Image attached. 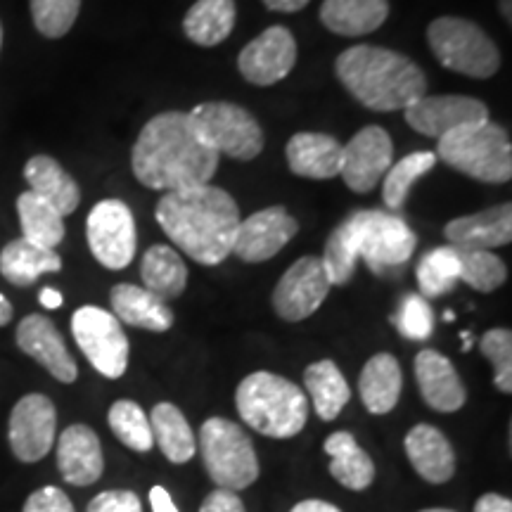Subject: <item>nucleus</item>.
Here are the masks:
<instances>
[{
	"mask_svg": "<svg viewBox=\"0 0 512 512\" xmlns=\"http://www.w3.org/2000/svg\"><path fill=\"white\" fill-rule=\"evenodd\" d=\"M131 169L138 183L150 190H185L214 178L219 152L202 138L190 112H162L138 133Z\"/></svg>",
	"mask_w": 512,
	"mask_h": 512,
	"instance_id": "1",
	"label": "nucleus"
},
{
	"mask_svg": "<svg viewBox=\"0 0 512 512\" xmlns=\"http://www.w3.org/2000/svg\"><path fill=\"white\" fill-rule=\"evenodd\" d=\"M155 216L166 238L202 266H219L228 259L242 221L230 192L209 183L164 192Z\"/></svg>",
	"mask_w": 512,
	"mask_h": 512,
	"instance_id": "2",
	"label": "nucleus"
},
{
	"mask_svg": "<svg viewBox=\"0 0 512 512\" xmlns=\"http://www.w3.org/2000/svg\"><path fill=\"white\" fill-rule=\"evenodd\" d=\"M418 247V235L411 226L380 209H361L332 230L325 252L320 256L330 285L351 283L356 261L363 259L375 275H387L411 259Z\"/></svg>",
	"mask_w": 512,
	"mask_h": 512,
	"instance_id": "3",
	"label": "nucleus"
},
{
	"mask_svg": "<svg viewBox=\"0 0 512 512\" xmlns=\"http://www.w3.org/2000/svg\"><path fill=\"white\" fill-rule=\"evenodd\" d=\"M339 83L373 112L406 110L427 93V76L411 57L382 46L347 48L335 62Z\"/></svg>",
	"mask_w": 512,
	"mask_h": 512,
	"instance_id": "4",
	"label": "nucleus"
},
{
	"mask_svg": "<svg viewBox=\"0 0 512 512\" xmlns=\"http://www.w3.org/2000/svg\"><path fill=\"white\" fill-rule=\"evenodd\" d=\"M240 418L271 439H292L309 420V396L283 375L256 370L235 389Z\"/></svg>",
	"mask_w": 512,
	"mask_h": 512,
	"instance_id": "5",
	"label": "nucleus"
},
{
	"mask_svg": "<svg viewBox=\"0 0 512 512\" xmlns=\"http://www.w3.org/2000/svg\"><path fill=\"white\" fill-rule=\"evenodd\" d=\"M437 159L479 183H508L512 178L510 133L494 121L460 126L439 138Z\"/></svg>",
	"mask_w": 512,
	"mask_h": 512,
	"instance_id": "6",
	"label": "nucleus"
},
{
	"mask_svg": "<svg viewBox=\"0 0 512 512\" xmlns=\"http://www.w3.org/2000/svg\"><path fill=\"white\" fill-rule=\"evenodd\" d=\"M427 43L441 67L470 79H491L501 69V50L472 19L437 17L427 27Z\"/></svg>",
	"mask_w": 512,
	"mask_h": 512,
	"instance_id": "7",
	"label": "nucleus"
},
{
	"mask_svg": "<svg viewBox=\"0 0 512 512\" xmlns=\"http://www.w3.org/2000/svg\"><path fill=\"white\" fill-rule=\"evenodd\" d=\"M200 453L216 489L242 491L259 479V458L238 422L209 418L200 430Z\"/></svg>",
	"mask_w": 512,
	"mask_h": 512,
	"instance_id": "8",
	"label": "nucleus"
},
{
	"mask_svg": "<svg viewBox=\"0 0 512 512\" xmlns=\"http://www.w3.org/2000/svg\"><path fill=\"white\" fill-rule=\"evenodd\" d=\"M190 117L202 138L219 155L238 159V162H252L264 152V131L245 107L223 100L202 102L192 107Z\"/></svg>",
	"mask_w": 512,
	"mask_h": 512,
	"instance_id": "9",
	"label": "nucleus"
},
{
	"mask_svg": "<svg viewBox=\"0 0 512 512\" xmlns=\"http://www.w3.org/2000/svg\"><path fill=\"white\" fill-rule=\"evenodd\" d=\"M72 335L88 363L107 380H119L128 368V337L112 311L81 306L72 316Z\"/></svg>",
	"mask_w": 512,
	"mask_h": 512,
	"instance_id": "10",
	"label": "nucleus"
},
{
	"mask_svg": "<svg viewBox=\"0 0 512 512\" xmlns=\"http://www.w3.org/2000/svg\"><path fill=\"white\" fill-rule=\"evenodd\" d=\"M86 240L100 266L121 271L136 259V219L121 200L95 204L86 221Z\"/></svg>",
	"mask_w": 512,
	"mask_h": 512,
	"instance_id": "11",
	"label": "nucleus"
},
{
	"mask_svg": "<svg viewBox=\"0 0 512 512\" xmlns=\"http://www.w3.org/2000/svg\"><path fill=\"white\" fill-rule=\"evenodd\" d=\"M57 437L55 403L46 394H27L15 403L8 441L19 463H38L53 451Z\"/></svg>",
	"mask_w": 512,
	"mask_h": 512,
	"instance_id": "12",
	"label": "nucleus"
},
{
	"mask_svg": "<svg viewBox=\"0 0 512 512\" xmlns=\"http://www.w3.org/2000/svg\"><path fill=\"white\" fill-rule=\"evenodd\" d=\"M330 287L320 256H302L287 268L275 285L273 309L287 323H299L323 306Z\"/></svg>",
	"mask_w": 512,
	"mask_h": 512,
	"instance_id": "13",
	"label": "nucleus"
},
{
	"mask_svg": "<svg viewBox=\"0 0 512 512\" xmlns=\"http://www.w3.org/2000/svg\"><path fill=\"white\" fill-rule=\"evenodd\" d=\"M394 164V143L382 126H366L342 145V171L349 190L366 195L382 183L389 166Z\"/></svg>",
	"mask_w": 512,
	"mask_h": 512,
	"instance_id": "14",
	"label": "nucleus"
},
{
	"mask_svg": "<svg viewBox=\"0 0 512 512\" xmlns=\"http://www.w3.org/2000/svg\"><path fill=\"white\" fill-rule=\"evenodd\" d=\"M408 126L420 136L441 138L460 126L489 121V107L470 95H422L403 110Z\"/></svg>",
	"mask_w": 512,
	"mask_h": 512,
	"instance_id": "15",
	"label": "nucleus"
},
{
	"mask_svg": "<svg viewBox=\"0 0 512 512\" xmlns=\"http://www.w3.org/2000/svg\"><path fill=\"white\" fill-rule=\"evenodd\" d=\"M297 64V41L287 27H268L240 50L238 69L252 86H275Z\"/></svg>",
	"mask_w": 512,
	"mask_h": 512,
	"instance_id": "16",
	"label": "nucleus"
},
{
	"mask_svg": "<svg viewBox=\"0 0 512 512\" xmlns=\"http://www.w3.org/2000/svg\"><path fill=\"white\" fill-rule=\"evenodd\" d=\"M299 233V221L285 207H266L240 221L233 252L247 264H264Z\"/></svg>",
	"mask_w": 512,
	"mask_h": 512,
	"instance_id": "17",
	"label": "nucleus"
},
{
	"mask_svg": "<svg viewBox=\"0 0 512 512\" xmlns=\"http://www.w3.org/2000/svg\"><path fill=\"white\" fill-rule=\"evenodd\" d=\"M15 339L19 351H24L29 358H34L38 366L46 368L57 382H76V377H79V366H76L74 356L69 354L57 325L48 316L29 313L27 318L19 320Z\"/></svg>",
	"mask_w": 512,
	"mask_h": 512,
	"instance_id": "18",
	"label": "nucleus"
},
{
	"mask_svg": "<svg viewBox=\"0 0 512 512\" xmlns=\"http://www.w3.org/2000/svg\"><path fill=\"white\" fill-rule=\"evenodd\" d=\"M55 456L62 479L72 486H91L105 470L100 437L88 425H69L57 439Z\"/></svg>",
	"mask_w": 512,
	"mask_h": 512,
	"instance_id": "19",
	"label": "nucleus"
},
{
	"mask_svg": "<svg viewBox=\"0 0 512 512\" xmlns=\"http://www.w3.org/2000/svg\"><path fill=\"white\" fill-rule=\"evenodd\" d=\"M444 235L448 245L456 249H482L491 252L512 242V204L503 202L496 207L470 216H458L446 223Z\"/></svg>",
	"mask_w": 512,
	"mask_h": 512,
	"instance_id": "20",
	"label": "nucleus"
},
{
	"mask_svg": "<svg viewBox=\"0 0 512 512\" xmlns=\"http://www.w3.org/2000/svg\"><path fill=\"white\" fill-rule=\"evenodd\" d=\"M415 380L422 401L439 413H456L465 406L467 392L456 366L444 354L425 349L415 356Z\"/></svg>",
	"mask_w": 512,
	"mask_h": 512,
	"instance_id": "21",
	"label": "nucleus"
},
{
	"mask_svg": "<svg viewBox=\"0 0 512 512\" xmlns=\"http://www.w3.org/2000/svg\"><path fill=\"white\" fill-rule=\"evenodd\" d=\"M406 456L415 467V472L430 484H446L456 475V453H453L451 441L439 427L415 425L403 439Z\"/></svg>",
	"mask_w": 512,
	"mask_h": 512,
	"instance_id": "22",
	"label": "nucleus"
},
{
	"mask_svg": "<svg viewBox=\"0 0 512 512\" xmlns=\"http://www.w3.org/2000/svg\"><path fill=\"white\" fill-rule=\"evenodd\" d=\"M285 155L294 176L330 181L342 171V143L328 133H294Z\"/></svg>",
	"mask_w": 512,
	"mask_h": 512,
	"instance_id": "23",
	"label": "nucleus"
},
{
	"mask_svg": "<svg viewBox=\"0 0 512 512\" xmlns=\"http://www.w3.org/2000/svg\"><path fill=\"white\" fill-rule=\"evenodd\" d=\"M112 313L119 323L131 325L147 332H166L174 328V311L162 297L152 294L140 285L119 283L110 292Z\"/></svg>",
	"mask_w": 512,
	"mask_h": 512,
	"instance_id": "24",
	"label": "nucleus"
},
{
	"mask_svg": "<svg viewBox=\"0 0 512 512\" xmlns=\"http://www.w3.org/2000/svg\"><path fill=\"white\" fill-rule=\"evenodd\" d=\"M389 0H323L320 22L337 36L358 38L373 34L387 22Z\"/></svg>",
	"mask_w": 512,
	"mask_h": 512,
	"instance_id": "25",
	"label": "nucleus"
},
{
	"mask_svg": "<svg viewBox=\"0 0 512 512\" xmlns=\"http://www.w3.org/2000/svg\"><path fill=\"white\" fill-rule=\"evenodd\" d=\"M24 178H27L29 190L43 197L48 204L60 211L62 216L74 214L81 204V188L72 176L64 171L57 159L48 155H36L24 164Z\"/></svg>",
	"mask_w": 512,
	"mask_h": 512,
	"instance_id": "26",
	"label": "nucleus"
},
{
	"mask_svg": "<svg viewBox=\"0 0 512 512\" xmlns=\"http://www.w3.org/2000/svg\"><path fill=\"white\" fill-rule=\"evenodd\" d=\"M403 373L399 361L392 354H375L358 377V394L363 406L373 415H387L394 411L401 399Z\"/></svg>",
	"mask_w": 512,
	"mask_h": 512,
	"instance_id": "27",
	"label": "nucleus"
},
{
	"mask_svg": "<svg viewBox=\"0 0 512 512\" xmlns=\"http://www.w3.org/2000/svg\"><path fill=\"white\" fill-rule=\"evenodd\" d=\"M60 271L62 256L55 249L38 247L24 238L8 242L0 252V275L15 287H29L41 275Z\"/></svg>",
	"mask_w": 512,
	"mask_h": 512,
	"instance_id": "28",
	"label": "nucleus"
},
{
	"mask_svg": "<svg viewBox=\"0 0 512 512\" xmlns=\"http://www.w3.org/2000/svg\"><path fill=\"white\" fill-rule=\"evenodd\" d=\"M325 453L330 456V475L351 491H366L375 482L373 458L358 446L351 432H335L325 439Z\"/></svg>",
	"mask_w": 512,
	"mask_h": 512,
	"instance_id": "29",
	"label": "nucleus"
},
{
	"mask_svg": "<svg viewBox=\"0 0 512 512\" xmlns=\"http://www.w3.org/2000/svg\"><path fill=\"white\" fill-rule=\"evenodd\" d=\"M235 17H238L235 0H197L185 12L183 31L197 46L214 48L233 34Z\"/></svg>",
	"mask_w": 512,
	"mask_h": 512,
	"instance_id": "30",
	"label": "nucleus"
},
{
	"mask_svg": "<svg viewBox=\"0 0 512 512\" xmlns=\"http://www.w3.org/2000/svg\"><path fill=\"white\" fill-rule=\"evenodd\" d=\"M304 387L306 394L311 396L313 408H316L318 418L325 422H332L339 418L351 399V389L347 384V377L337 368L335 361L323 358V361L311 363L304 370Z\"/></svg>",
	"mask_w": 512,
	"mask_h": 512,
	"instance_id": "31",
	"label": "nucleus"
},
{
	"mask_svg": "<svg viewBox=\"0 0 512 512\" xmlns=\"http://www.w3.org/2000/svg\"><path fill=\"white\" fill-rule=\"evenodd\" d=\"M150 427L155 444L162 448L164 456L174 465L188 463L197 453L195 432H192L190 422L185 420L181 408L174 406V403H157L150 413Z\"/></svg>",
	"mask_w": 512,
	"mask_h": 512,
	"instance_id": "32",
	"label": "nucleus"
},
{
	"mask_svg": "<svg viewBox=\"0 0 512 512\" xmlns=\"http://www.w3.org/2000/svg\"><path fill=\"white\" fill-rule=\"evenodd\" d=\"M140 278L143 287L157 297L176 299L188 287V266L174 247L155 245L143 254L140 261Z\"/></svg>",
	"mask_w": 512,
	"mask_h": 512,
	"instance_id": "33",
	"label": "nucleus"
},
{
	"mask_svg": "<svg viewBox=\"0 0 512 512\" xmlns=\"http://www.w3.org/2000/svg\"><path fill=\"white\" fill-rule=\"evenodd\" d=\"M17 214L24 240L46 249H55L64 240V216L31 190L17 197Z\"/></svg>",
	"mask_w": 512,
	"mask_h": 512,
	"instance_id": "34",
	"label": "nucleus"
},
{
	"mask_svg": "<svg viewBox=\"0 0 512 512\" xmlns=\"http://www.w3.org/2000/svg\"><path fill=\"white\" fill-rule=\"evenodd\" d=\"M437 155L434 152H413V155L399 159L389 166V171L382 178V200L389 211H401L408 200L413 183L437 166Z\"/></svg>",
	"mask_w": 512,
	"mask_h": 512,
	"instance_id": "35",
	"label": "nucleus"
},
{
	"mask_svg": "<svg viewBox=\"0 0 512 512\" xmlns=\"http://www.w3.org/2000/svg\"><path fill=\"white\" fill-rule=\"evenodd\" d=\"M415 275H418V287L422 297L425 299L444 297L446 292H451L453 287L460 283L456 247L451 245L434 247L432 252L422 256L418 268H415Z\"/></svg>",
	"mask_w": 512,
	"mask_h": 512,
	"instance_id": "36",
	"label": "nucleus"
},
{
	"mask_svg": "<svg viewBox=\"0 0 512 512\" xmlns=\"http://www.w3.org/2000/svg\"><path fill=\"white\" fill-rule=\"evenodd\" d=\"M107 422L110 430L121 444L136 453H147L155 446V437H152L150 415L138 406L136 401L121 399L112 403L110 413H107Z\"/></svg>",
	"mask_w": 512,
	"mask_h": 512,
	"instance_id": "37",
	"label": "nucleus"
},
{
	"mask_svg": "<svg viewBox=\"0 0 512 512\" xmlns=\"http://www.w3.org/2000/svg\"><path fill=\"white\" fill-rule=\"evenodd\" d=\"M460 280L477 292H496L508 280V266L501 256L482 249H456Z\"/></svg>",
	"mask_w": 512,
	"mask_h": 512,
	"instance_id": "38",
	"label": "nucleus"
},
{
	"mask_svg": "<svg viewBox=\"0 0 512 512\" xmlns=\"http://www.w3.org/2000/svg\"><path fill=\"white\" fill-rule=\"evenodd\" d=\"M31 19L41 36H67L79 19L81 0H29Z\"/></svg>",
	"mask_w": 512,
	"mask_h": 512,
	"instance_id": "39",
	"label": "nucleus"
},
{
	"mask_svg": "<svg viewBox=\"0 0 512 512\" xmlns=\"http://www.w3.org/2000/svg\"><path fill=\"white\" fill-rule=\"evenodd\" d=\"M392 323L401 337L411 339V342H425V339L432 337L434 330L432 306L422 294H403L399 309L392 316Z\"/></svg>",
	"mask_w": 512,
	"mask_h": 512,
	"instance_id": "40",
	"label": "nucleus"
},
{
	"mask_svg": "<svg viewBox=\"0 0 512 512\" xmlns=\"http://www.w3.org/2000/svg\"><path fill=\"white\" fill-rule=\"evenodd\" d=\"M479 349L482 354L494 363V384L498 392L510 394L512 392V332L505 328H494L484 332L479 339Z\"/></svg>",
	"mask_w": 512,
	"mask_h": 512,
	"instance_id": "41",
	"label": "nucleus"
},
{
	"mask_svg": "<svg viewBox=\"0 0 512 512\" xmlns=\"http://www.w3.org/2000/svg\"><path fill=\"white\" fill-rule=\"evenodd\" d=\"M86 512H143L140 498L128 489L102 491L88 503Z\"/></svg>",
	"mask_w": 512,
	"mask_h": 512,
	"instance_id": "42",
	"label": "nucleus"
},
{
	"mask_svg": "<svg viewBox=\"0 0 512 512\" xmlns=\"http://www.w3.org/2000/svg\"><path fill=\"white\" fill-rule=\"evenodd\" d=\"M22 512H76L74 503L64 494L60 486H43L34 491L24 503Z\"/></svg>",
	"mask_w": 512,
	"mask_h": 512,
	"instance_id": "43",
	"label": "nucleus"
},
{
	"mask_svg": "<svg viewBox=\"0 0 512 512\" xmlns=\"http://www.w3.org/2000/svg\"><path fill=\"white\" fill-rule=\"evenodd\" d=\"M200 512H245V503L235 491L216 489L204 498Z\"/></svg>",
	"mask_w": 512,
	"mask_h": 512,
	"instance_id": "44",
	"label": "nucleus"
},
{
	"mask_svg": "<svg viewBox=\"0 0 512 512\" xmlns=\"http://www.w3.org/2000/svg\"><path fill=\"white\" fill-rule=\"evenodd\" d=\"M472 512H512V501L501 494H484Z\"/></svg>",
	"mask_w": 512,
	"mask_h": 512,
	"instance_id": "45",
	"label": "nucleus"
},
{
	"mask_svg": "<svg viewBox=\"0 0 512 512\" xmlns=\"http://www.w3.org/2000/svg\"><path fill=\"white\" fill-rule=\"evenodd\" d=\"M150 505L155 512H178L174 498H171V494L164 489V486H152Z\"/></svg>",
	"mask_w": 512,
	"mask_h": 512,
	"instance_id": "46",
	"label": "nucleus"
},
{
	"mask_svg": "<svg viewBox=\"0 0 512 512\" xmlns=\"http://www.w3.org/2000/svg\"><path fill=\"white\" fill-rule=\"evenodd\" d=\"M261 3L273 12H299L304 10L311 0H261Z\"/></svg>",
	"mask_w": 512,
	"mask_h": 512,
	"instance_id": "47",
	"label": "nucleus"
},
{
	"mask_svg": "<svg viewBox=\"0 0 512 512\" xmlns=\"http://www.w3.org/2000/svg\"><path fill=\"white\" fill-rule=\"evenodd\" d=\"M290 512H342L337 505H332L328 501H318V498H311V501H302L297 503Z\"/></svg>",
	"mask_w": 512,
	"mask_h": 512,
	"instance_id": "48",
	"label": "nucleus"
},
{
	"mask_svg": "<svg viewBox=\"0 0 512 512\" xmlns=\"http://www.w3.org/2000/svg\"><path fill=\"white\" fill-rule=\"evenodd\" d=\"M38 302L46 306V309L55 311V309H60V306H62L64 297H62L60 290H55V287H43L41 294H38Z\"/></svg>",
	"mask_w": 512,
	"mask_h": 512,
	"instance_id": "49",
	"label": "nucleus"
},
{
	"mask_svg": "<svg viewBox=\"0 0 512 512\" xmlns=\"http://www.w3.org/2000/svg\"><path fill=\"white\" fill-rule=\"evenodd\" d=\"M12 313H15V309H12L10 299L5 297V294H0V328H5V325L10 323Z\"/></svg>",
	"mask_w": 512,
	"mask_h": 512,
	"instance_id": "50",
	"label": "nucleus"
},
{
	"mask_svg": "<svg viewBox=\"0 0 512 512\" xmlns=\"http://www.w3.org/2000/svg\"><path fill=\"white\" fill-rule=\"evenodd\" d=\"M498 10H501V17L505 22H512V8H510V0H498Z\"/></svg>",
	"mask_w": 512,
	"mask_h": 512,
	"instance_id": "51",
	"label": "nucleus"
},
{
	"mask_svg": "<svg viewBox=\"0 0 512 512\" xmlns=\"http://www.w3.org/2000/svg\"><path fill=\"white\" fill-rule=\"evenodd\" d=\"M420 512H456V510H448V508H427V510H420Z\"/></svg>",
	"mask_w": 512,
	"mask_h": 512,
	"instance_id": "52",
	"label": "nucleus"
},
{
	"mask_svg": "<svg viewBox=\"0 0 512 512\" xmlns=\"http://www.w3.org/2000/svg\"><path fill=\"white\" fill-rule=\"evenodd\" d=\"M0 48H3V22H0Z\"/></svg>",
	"mask_w": 512,
	"mask_h": 512,
	"instance_id": "53",
	"label": "nucleus"
}]
</instances>
